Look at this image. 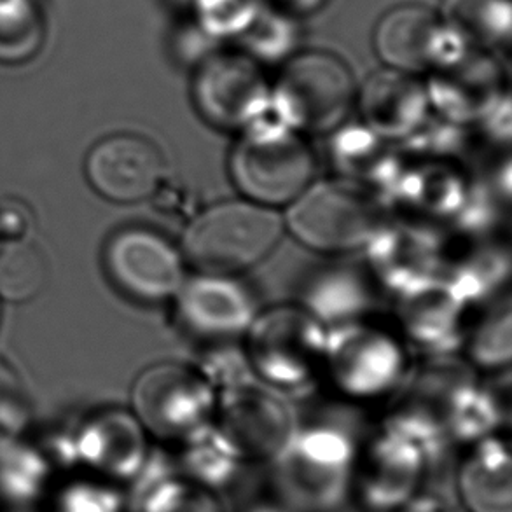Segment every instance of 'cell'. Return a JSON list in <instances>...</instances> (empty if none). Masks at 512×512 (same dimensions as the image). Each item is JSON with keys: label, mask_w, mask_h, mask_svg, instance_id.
I'll use <instances>...</instances> for the list:
<instances>
[{"label": "cell", "mask_w": 512, "mask_h": 512, "mask_svg": "<svg viewBox=\"0 0 512 512\" xmlns=\"http://www.w3.org/2000/svg\"><path fill=\"white\" fill-rule=\"evenodd\" d=\"M402 340L430 355H448L465 338V303L444 278L436 277L397 294Z\"/></svg>", "instance_id": "20"}, {"label": "cell", "mask_w": 512, "mask_h": 512, "mask_svg": "<svg viewBox=\"0 0 512 512\" xmlns=\"http://www.w3.org/2000/svg\"><path fill=\"white\" fill-rule=\"evenodd\" d=\"M406 371V341L388 327L357 319L327 333L322 374L346 399L369 401L392 394Z\"/></svg>", "instance_id": "7"}, {"label": "cell", "mask_w": 512, "mask_h": 512, "mask_svg": "<svg viewBox=\"0 0 512 512\" xmlns=\"http://www.w3.org/2000/svg\"><path fill=\"white\" fill-rule=\"evenodd\" d=\"M175 2V6L180 7H189V4H191V0H173Z\"/></svg>", "instance_id": "39"}, {"label": "cell", "mask_w": 512, "mask_h": 512, "mask_svg": "<svg viewBox=\"0 0 512 512\" xmlns=\"http://www.w3.org/2000/svg\"><path fill=\"white\" fill-rule=\"evenodd\" d=\"M441 20L471 48H502L511 42V0H444Z\"/></svg>", "instance_id": "25"}, {"label": "cell", "mask_w": 512, "mask_h": 512, "mask_svg": "<svg viewBox=\"0 0 512 512\" xmlns=\"http://www.w3.org/2000/svg\"><path fill=\"white\" fill-rule=\"evenodd\" d=\"M86 177L105 200L140 203L160 189L165 160L153 140L139 133H114L91 149Z\"/></svg>", "instance_id": "16"}, {"label": "cell", "mask_w": 512, "mask_h": 512, "mask_svg": "<svg viewBox=\"0 0 512 512\" xmlns=\"http://www.w3.org/2000/svg\"><path fill=\"white\" fill-rule=\"evenodd\" d=\"M147 457V432L135 415L107 416L77 443V462L111 483H132Z\"/></svg>", "instance_id": "21"}, {"label": "cell", "mask_w": 512, "mask_h": 512, "mask_svg": "<svg viewBox=\"0 0 512 512\" xmlns=\"http://www.w3.org/2000/svg\"><path fill=\"white\" fill-rule=\"evenodd\" d=\"M264 0H191L194 25L214 41L238 39L263 9Z\"/></svg>", "instance_id": "31"}, {"label": "cell", "mask_w": 512, "mask_h": 512, "mask_svg": "<svg viewBox=\"0 0 512 512\" xmlns=\"http://www.w3.org/2000/svg\"><path fill=\"white\" fill-rule=\"evenodd\" d=\"M30 214L25 205L18 201H6L0 207V236L7 238V242L23 240L30 228Z\"/></svg>", "instance_id": "35"}, {"label": "cell", "mask_w": 512, "mask_h": 512, "mask_svg": "<svg viewBox=\"0 0 512 512\" xmlns=\"http://www.w3.org/2000/svg\"><path fill=\"white\" fill-rule=\"evenodd\" d=\"M430 109L451 125H481L509 97L506 72L486 49L469 48L429 72Z\"/></svg>", "instance_id": "12"}, {"label": "cell", "mask_w": 512, "mask_h": 512, "mask_svg": "<svg viewBox=\"0 0 512 512\" xmlns=\"http://www.w3.org/2000/svg\"><path fill=\"white\" fill-rule=\"evenodd\" d=\"M191 93L201 118L224 132H242L271 111L263 69L240 49H217L198 63Z\"/></svg>", "instance_id": "9"}, {"label": "cell", "mask_w": 512, "mask_h": 512, "mask_svg": "<svg viewBox=\"0 0 512 512\" xmlns=\"http://www.w3.org/2000/svg\"><path fill=\"white\" fill-rule=\"evenodd\" d=\"M366 250L374 277L397 294L441 275L443 242L422 222H387Z\"/></svg>", "instance_id": "18"}, {"label": "cell", "mask_w": 512, "mask_h": 512, "mask_svg": "<svg viewBox=\"0 0 512 512\" xmlns=\"http://www.w3.org/2000/svg\"><path fill=\"white\" fill-rule=\"evenodd\" d=\"M105 266L121 291L146 303L175 299L187 278L180 247L153 229H123L112 236Z\"/></svg>", "instance_id": "13"}, {"label": "cell", "mask_w": 512, "mask_h": 512, "mask_svg": "<svg viewBox=\"0 0 512 512\" xmlns=\"http://www.w3.org/2000/svg\"><path fill=\"white\" fill-rule=\"evenodd\" d=\"M250 512H287L282 511V509H277V507H256V509H252Z\"/></svg>", "instance_id": "38"}, {"label": "cell", "mask_w": 512, "mask_h": 512, "mask_svg": "<svg viewBox=\"0 0 512 512\" xmlns=\"http://www.w3.org/2000/svg\"><path fill=\"white\" fill-rule=\"evenodd\" d=\"M331 140V158L340 179L371 189L387 201L401 161L381 139L364 125L340 126Z\"/></svg>", "instance_id": "23"}, {"label": "cell", "mask_w": 512, "mask_h": 512, "mask_svg": "<svg viewBox=\"0 0 512 512\" xmlns=\"http://www.w3.org/2000/svg\"><path fill=\"white\" fill-rule=\"evenodd\" d=\"M326 324L303 305L259 312L245 333L249 369L273 387L298 388L322 374Z\"/></svg>", "instance_id": "5"}, {"label": "cell", "mask_w": 512, "mask_h": 512, "mask_svg": "<svg viewBox=\"0 0 512 512\" xmlns=\"http://www.w3.org/2000/svg\"><path fill=\"white\" fill-rule=\"evenodd\" d=\"M299 37L301 30L296 16L273 4H264L256 20L236 41L242 46L240 51L259 65H273L285 63L298 53Z\"/></svg>", "instance_id": "27"}, {"label": "cell", "mask_w": 512, "mask_h": 512, "mask_svg": "<svg viewBox=\"0 0 512 512\" xmlns=\"http://www.w3.org/2000/svg\"><path fill=\"white\" fill-rule=\"evenodd\" d=\"M357 98L352 70L327 51H298L271 86V114L299 133H333Z\"/></svg>", "instance_id": "4"}, {"label": "cell", "mask_w": 512, "mask_h": 512, "mask_svg": "<svg viewBox=\"0 0 512 512\" xmlns=\"http://www.w3.org/2000/svg\"><path fill=\"white\" fill-rule=\"evenodd\" d=\"M284 229L273 208L250 200L222 201L189 222L180 252L196 273L236 277L270 256Z\"/></svg>", "instance_id": "1"}, {"label": "cell", "mask_w": 512, "mask_h": 512, "mask_svg": "<svg viewBox=\"0 0 512 512\" xmlns=\"http://www.w3.org/2000/svg\"><path fill=\"white\" fill-rule=\"evenodd\" d=\"M357 446L331 425L298 429L271 464L280 492L305 511L326 512L341 504L353 479Z\"/></svg>", "instance_id": "6"}, {"label": "cell", "mask_w": 512, "mask_h": 512, "mask_svg": "<svg viewBox=\"0 0 512 512\" xmlns=\"http://www.w3.org/2000/svg\"><path fill=\"white\" fill-rule=\"evenodd\" d=\"M467 346L474 364L499 369L511 360V308L509 301L493 306L469 333Z\"/></svg>", "instance_id": "32"}, {"label": "cell", "mask_w": 512, "mask_h": 512, "mask_svg": "<svg viewBox=\"0 0 512 512\" xmlns=\"http://www.w3.org/2000/svg\"><path fill=\"white\" fill-rule=\"evenodd\" d=\"M471 184L464 172L444 156H423L401 161L388 193L392 200L416 222L446 221L464 214L471 203Z\"/></svg>", "instance_id": "17"}, {"label": "cell", "mask_w": 512, "mask_h": 512, "mask_svg": "<svg viewBox=\"0 0 512 512\" xmlns=\"http://www.w3.org/2000/svg\"><path fill=\"white\" fill-rule=\"evenodd\" d=\"M48 280V264L32 243L14 240L0 245V298L27 303L41 294Z\"/></svg>", "instance_id": "28"}, {"label": "cell", "mask_w": 512, "mask_h": 512, "mask_svg": "<svg viewBox=\"0 0 512 512\" xmlns=\"http://www.w3.org/2000/svg\"><path fill=\"white\" fill-rule=\"evenodd\" d=\"M387 201L348 180L313 182L287 210L284 224L306 247L326 254L366 249L387 224Z\"/></svg>", "instance_id": "3"}, {"label": "cell", "mask_w": 512, "mask_h": 512, "mask_svg": "<svg viewBox=\"0 0 512 512\" xmlns=\"http://www.w3.org/2000/svg\"><path fill=\"white\" fill-rule=\"evenodd\" d=\"M133 500L139 512H222L212 490L175 471L133 490Z\"/></svg>", "instance_id": "29"}, {"label": "cell", "mask_w": 512, "mask_h": 512, "mask_svg": "<svg viewBox=\"0 0 512 512\" xmlns=\"http://www.w3.org/2000/svg\"><path fill=\"white\" fill-rule=\"evenodd\" d=\"M25 406L18 380L0 362V434H14L25 423Z\"/></svg>", "instance_id": "34"}, {"label": "cell", "mask_w": 512, "mask_h": 512, "mask_svg": "<svg viewBox=\"0 0 512 512\" xmlns=\"http://www.w3.org/2000/svg\"><path fill=\"white\" fill-rule=\"evenodd\" d=\"M180 326L203 343H228L243 338L256 319L252 292L236 277L201 275L186 278L175 296Z\"/></svg>", "instance_id": "15"}, {"label": "cell", "mask_w": 512, "mask_h": 512, "mask_svg": "<svg viewBox=\"0 0 512 512\" xmlns=\"http://www.w3.org/2000/svg\"><path fill=\"white\" fill-rule=\"evenodd\" d=\"M371 305L366 278L350 268H329L313 278L306 287L305 303L324 324L340 326L362 319Z\"/></svg>", "instance_id": "26"}, {"label": "cell", "mask_w": 512, "mask_h": 512, "mask_svg": "<svg viewBox=\"0 0 512 512\" xmlns=\"http://www.w3.org/2000/svg\"><path fill=\"white\" fill-rule=\"evenodd\" d=\"M458 493L467 512H512L511 450L492 434L472 443L458 469Z\"/></svg>", "instance_id": "22"}, {"label": "cell", "mask_w": 512, "mask_h": 512, "mask_svg": "<svg viewBox=\"0 0 512 512\" xmlns=\"http://www.w3.org/2000/svg\"><path fill=\"white\" fill-rule=\"evenodd\" d=\"M180 444V467L184 478L212 492L228 486L245 462L235 444L217 429L214 422L194 430Z\"/></svg>", "instance_id": "24"}, {"label": "cell", "mask_w": 512, "mask_h": 512, "mask_svg": "<svg viewBox=\"0 0 512 512\" xmlns=\"http://www.w3.org/2000/svg\"><path fill=\"white\" fill-rule=\"evenodd\" d=\"M317 160L303 133L268 114L240 132L229 172L245 200L263 207L291 205L312 186Z\"/></svg>", "instance_id": "2"}, {"label": "cell", "mask_w": 512, "mask_h": 512, "mask_svg": "<svg viewBox=\"0 0 512 512\" xmlns=\"http://www.w3.org/2000/svg\"><path fill=\"white\" fill-rule=\"evenodd\" d=\"M326 2L327 0H273V6L299 18L319 11Z\"/></svg>", "instance_id": "37"}, {"label": "cell", "mask_w": 512, "mask_h": 512, "mask_svg": "<svg viewBox=\"0 0 512 512\" xmlns=\"http://www.w3.org/2000/svg\"><path fill=\"white\" fill-rule=\"evenodd\" d=\"M49 465L30 451L11 450L0 455V499L27 507L48 497Z\"/></svg>", "instance_id": "30"}, {"label": "cell", "mask_w": 512, "mask_h": 512, "mask_svg": "<svg viewBox=\"0 0 512 512\" xmlns=\"http://www.w3.org/2000/svg\"><path fill=\"white\" fill-rule=\"evenodd\" d=\"M132 402L147 434L180 443L214 422L217 388L201 369L168 362L140 374Z\"/></svg>", "instance_id": "8"}, {"label": "cell", "mask_w": 512, "mask_h": 512, "mask_svg": "<svg viewBox=\"0 0 512 512\" xmlns=\"http://www.w3.org/2000/svg\"><path fill=\"white\" fill-rule=\"evenodd\" d=\"M214 423L243 460H268L284 453L298 423L289 406L271 390L242 380L217 392Z\"/></svg>", "instance_id": "11"}, {"label": "cell", "mask_w": 512, "mask_h": 512, "mask_svg": "<svg viewBox=\"0 0 512 512\" xmlns=\"http://www.w3.org/2000/svg\"><path fill=\"white\" fill-rule=\"evenodd\" d=\"M441 457L443 453L383 423L357 451L353 479L362 504L374 512L401 511Z\"/></svg>", "instance_id": "10"}, {"label": "cell", "mask_w": 512, "mask_h": 512, "mask_svg": "<svg viewBox=\"0 0 512 512\" xmlns=\"http://www.w3.org/2000/svg\"><path fill=\"white\" fill-rule=\"evenodd\" d=\"M128 497L107 479H77L56 488L51 512H126Z\"/></svg>", "instance_id": "33"}, {"label": "cell", "mask_w": 512, "mask_h": 512, "mask_svg": "<svg viewBox=\"0 0 512 512\" xmlns=\"http://www.w3.org/2000/svg\"><path fill=\"white\" fill-rule=\"evenodd\" d=\"M364 126L387 142L408 140L429 121L430 102L425 84L402 70L374 72L357 88Z\"/></svg>", "instance_id": "19"}, {"label": "cell", "mask_w": 512, "mask_h": 512, "mask_svg": "<svg viewBox=\"0 0 512 512\" xmlns=\"http://www.w3.org/2000/svg\"><path fill=\"white\" fill-rule=\"evenodd\" d=\"M401 509L402 512H450L443 497L436 493L422 492H416Z\"/></svg>", "instance_id": "36"}, {"label": "cell", "mask_w": 512, "mask_h": 512, "mask_svg": "<svg viewBox=\"0 0 512 512\" xmlns=\"http://www.w3.org/2000/svg\"><path fill=\"white\" fill-rule=\"evenodd\" d=\"M373 44L387 67L415 76L429 74L469 48L439 14L422 4H402L383 14Z\"/></svg>", "instance_id": "14"}]
</instances>
